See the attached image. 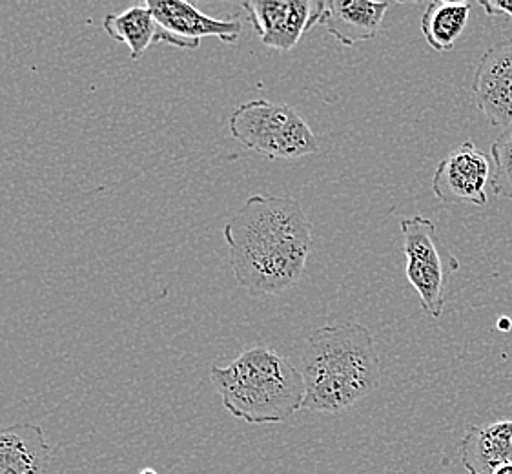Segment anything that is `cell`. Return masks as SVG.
<instances>
[{
    "instance_id": "cell-1",
    "label": "cell",
    "mask_w": 512,
    "mask_h": 474,
    "mask_svg": "<svg viewBox=\"0 0 512 474\" xmlns=\"http://www.w3.org/2000/svg\"><path fill=\"white\" fill-rule=\"evenodd\" d=\"M223 234L237 283L252 296H276L294 287L312 250V225L292 197L246 199Z\"/></svg>"
},
{
    "instance_id": "cell-2",
    "label": "cell",
    "mask_w": 512,
    "mask_h": 474,
    "mask_svg": "<svg viewBox=\"0 0 512 474\" xmlns=\"http://www.w3.org/2000/svg\"><path fill=\"white\" fill-rule=\"evenodd\" d=\"M303 407L343 413L381 383V363L370 330L356 323L327 325L312 332L301 358Z\"/></svg>"
},
{
    "instance_id": "cell-3",
    "label": "cell",
    "mask_w": 512,
    "mask_h": 474,
    "mask_svg": "<svg viewBox=\"0 0 512 474\" xmlns=\"http://www.w3.org/2000/svg\"><path fill=\"white\" fill-rule=\"evenodd\" d=\"M210 380L228 413L246 423H283L303 409V374L268 347L246 349L228 367L214 365Z\"/></svg>"
},
{
    "instance_id": "cell-4",
    "label": "cell",
    "mask_w": 512,
    "mask_h": 474,
    "mask_svg": "<svg viewBox=\"0 0 512 474\" xmlns=\"http://www.w3.org/2000/svg\"><path fill=\"white\" fill-rule=\"evenodd\" d=\"M230 134L237 143L270 161H292L319 150L316 135L299 112L265 99L237 106L230 115Z\"/></svg>"
},
{
    "instance_id": "cell-5",
    "label": "cell",
    "mask_w": 512,
    "mask_h": 474,
    "mask_svg": "<svg viewBox=\"0 0 512 474\" xmlns=\"http://www.w3.org/2000/svg\"><path fill=\"white\" fill-rule=\"evenodd\" d=\"M400 230L407 279L418 292L423 310L432 318H440L445 307L447 272L436 225L423 216L403 217Z\"/></svg>"
},
{
    "instance_id": "cell-6",
    "label": "cell",
    "mask_w": 512,
    "mask_h": 474,
    "mask_svg": "<svg viewBox=\"0 0 512 474\" xmlns=\"http://www.w3.org/2000/svg\"><path fill=\"white\" fill-rule=\"evenodd\" d=\"M146 6L154 13L157 22L155 42L197 50L205 37H216L226 44H234L241 37L243 24L239 19H214L194 4L185 0H148Z\"/></svg>"
},
{
    "instance_id": "cell-7",
    "label": "cell",
    "mask_w": 512,
    "mask_h": 474,
    "mask_svg": "<svg viewBox=\"0 0 512 474\" xmlns=\"http://www.w3.org/2000/svg\"><path fill=\"white\" fill-rule=\"evenodd\" d=\"M243 10L265 46L277 52H290L318 24L321 2L248 0L243 2Z\"/></svg>"
},
{
    "instance_id": "cell-8",
    "label": "cell",
    "mask_w": 512,
    "mask_h": 474,
    "mask_svg": "<svg viewBox=\"0 0 512 474\" xmlns=\"http://www.w3.org/2000/svg\"><path fill=\"white\" fill-rule=\"evenodd\" d=\"M491 176V161L482 154L472 141L454 148L451 154L441 159L432 176V192L441 203L456 205L469 203L485 207L487 183Z\"/></svg>"
},
{
    "instance_id": "cell-9",
    "label": "cell",
    "mask_w": 512,
    "mask_h": 474,
    "mask_svg": "<svg viewBox=\"0 0 512 474\" xmlns=\"http://www.w3.org/2000/svg\"><path fill=\"white\" fill-rule=\"evenodd\" d=\"M472 95L492 126H512V39L483 53L474 73Z\"/></svg>"
},
{
    "instance_id": "cell-10",
    "label": "cell",
    "mask_w": 512,
    "mask_h": 474,
    "mask_svg": "<svg viewBox=\"0 0 512 474\" xmlns=\"http://www.w3.org/2000/svg\"><path fill=\"white\" fill-rule=\"evenodd\" d=\"M389 8V2L325 0L321 2L318 24L325 26L343 46L352 48L359 42L372 41L378 35Z\"/></svg>"
},
{
    "instance_id": "cell-11",
    "label": "cell",
    "mask_w": 512,
    "mask_h": 474,
    "mask_svg": "<svg viewBox=\"0 0 512 474\" xmlns=\"http://www.w3.org/2000/svg\"><path fill=\"white\" fill-rule=\"evenodd\" d=\"M52 456L41 425L15 423L0 431V474H48Z\"/></svg>"
},
{
    "instance_id": "cell-12",
    "label": "cell",
    "mask_w": 512,
    "mask_h": 474,
    "mask_svg": "<svg viewBox=\"0 0 512 474\" xmlns=\"http://www.w3.org/2000/svg\"><path fill=\"white\" fill-rule=\"evenodd\" d=\"M460 456L469 474H492L512 464V420L471 427L460 442Z\"/></svg>"
},
{
    "instance_id": "cell-13",
    "label": "cell",
    "mask_w": 512,
    "mask_h": 474,
    "mask_svg": "<svg viewBox=\"0 0 512 474\" xmlns=\"http://www.w3.org/2000/svg\"><path fill=\"white\" fill-rule=\"evenodd\" d=\"M471 2L434 0L421 17V33L434 52H451L471 17Z\"/></svg>"
},
{
    "instance_id": "cell-14",
    "label": "cell",
    "mask_w": 512,
    "mask_h": 474,
    "mask_svg": "<svg viewBox=\"0 0 512 474\" xmlns=\"http://www.w3.org/2000/svg\"><path fill=\"white\" fill-rule=\"evenodd\" d=\"M103 28L113 41L124 42L128 46L134 61L143 57L157 37V22L146 4L106 15Z\"/></svg>"
},
{
    "instance_id": "cell-15",
    "label": "cell",
    "mask_w": 512,
    "mask_h": 474,
    "mask_svg": "<svg viewBox=\"0 0 512 474\" xmlns=\"http://www.w3.org/2000/svg\"><path fill=\"white\" fill-rule=\"evenodd\" d=\"M494 177L492 190L496 196L512 199V126L505 128L491 148Z\"/></svg>"
},
{
    "instance_id": "cell-16",
    "label": "cell",
    "mask_w": 512,
    "mask_h": 474,
    "mask_svg": "<svg viewBox=\"0 0 512 474\" xmlns=\"http://www.w3.org/2000/svg\"><path fill=\"white\" fill-rule=\"evenodd\" d=\"M483 10L487 11L489 17H505L507 21H512V0H487V2H480Z\"/></svg>"
},
{
    "instance_id": "cell-17",
    "label": "cell",
    "mask_w": 512,
    "mask_h": 474,
    "mask_svg": "<svg viewBox=\"0 0 512 474\" xmlns=\"http://www.w3.org/2000/svg\"><path fill=\"white\" fill-rule=\"evenodd\" d=\"M492 474H512V464L502 465V467L494 469Z\"/></svg>"
},
{
    "instance_id": "cell-18",
    "label": "cell",
    "mask_w": 512,
    "mask_h": 474,
    "mask_svg": "<svg viewBox=\"0 0 512 474\" xmlns=\"http://www.w3.org/2000/svg\"><path fill=\"white\" fill-rule=\"evenodd\" d=\"M498 327H500V329H509V327H511V323H509L507 318H503V320H500V323H498Z\"/></svg>"
},
{
    "instance_id": "cell-19",
    "label": "cell",
    "mask_w": 512,
    "mask_h": 474,
    "mask_svg": "<svg viewBox=\"0 0 512 474\" xmlns=\"http://www.w3.org/2000/svg\"><path fill=\"white\" fill-rule=\"evenodd\" d=\"M137 474H159L155 469H152V467H144V469H141L139 473Z\"/></svg>"
}]
</instances>
